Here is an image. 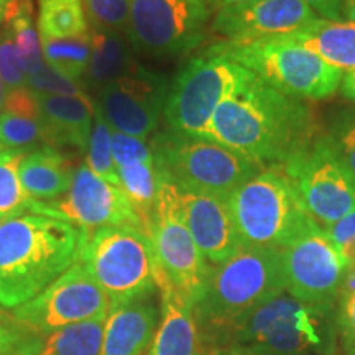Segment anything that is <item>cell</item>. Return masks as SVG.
Wrapping results in <instances>:
<instances>
[{
	"label": "cell",
	"mask_w": 355,
	"mask_h": 355,
	"mask_svg": "<svg viewBox=\"0 0 355 355\" xmlns=\"http://www.w3.org/2000/svg\"><path fill=\"white\" fill-rule=\"evenodd\" d=\"M319 135L303 99L279 92L254 74L217 107L209 139L257 165L283 166Z\"/></svg>",
	"instance_id": "6da1fadb"
},
{
	"label": "cell",
	"mask_w": 355,
	"mask_h": 355,
	"mask_svg": "<svg viewBox=\"0 0 355 355\" xmlns=\"http://www.w3.org/2000/svg\"><path fill=\"white\" fill-rule=\"evenodd\" d=\"M283 291L286 275L282 250L242 245L230 259L209 266L193 306L201 343L211 354L222 352L230 331Z\"/></svg>",
	"instance_id": "7a4b0ae2"
},
{
	"label": "cell",
	"mask_w": 355,
	"mask_h": 355,
	"mask_svg": "<svg viewBox=\"0 0 355 355\" xmlns=\"http://www.w3.org/2000/svg\"><path fill=\"white\" fill-rule=\"evenodd\" d=\"M81 229L42 214L0 222V306L19 308L46 290L79 257Z\"/></svg>",
	"instance_id": "3957f363"
},
{
	"label": "cell",
	"mask_w": 355,
	"mask_h": 355,
	"mask_svg": "<svg viewBox=\"0 0 355 355\" xmlns=\"http://www.w3.org/2000/svg\"><path fill=\"white\" fill-rule=\"evenodd\" d=\"M336 331L334 304L304 303L283 291L239 322L222 352L239 347L272 355H334Z\"/></svg>",
	"instance_id": "277c9868"
},
{
	"label": "cell",
	"mask_w": 355,
	"mask_h": 355,
	"mask_svg": "<svg viewBox=\"0 0 355 355\" xmlns=\"http://www.w3.org/2000/svg\"><path fill=\"white\" fill-rule=\"evenodd\" d=\"M227 201L243 245L283 250L319 225L304 209L282 166L260 170Z\"/></svg>",
	"instance_id": "5b68a950"
},
{
	"label": "cell",
	"mask_w": 355,
	"mask_h": 355,
	"mask_svg": "<svg viewBox=\"0 0 355 355\" xmlns=\"http://www.w3.org/2000/svg\"><path fill=\"white\" fill-rule=\"evenodd\" d=\"M254 73L235 63L220 42L202 48L181 66L170 83L165 112L166 128L186 135L207 137L216 110Z\"/></svg>",
	"instance_id": "8992f818"
},
{
	"label": "cell",
	"mask_w": 355,
	"mask_h": 355,
	"mask_svg": "<svg viewBox=\"0 0 355 355\" xmlns=\"http://www.w3.org/2000/svg\"><path fill=\"white\" fill-rule=\"evenodd\" d=\"M158 171L178 188L229 199L230 194L261 170L260 165L207 137L171 130L150 139Z\"/></svg>",
	"instance_id": "52a82bcc"
},
{
	"label": "cell",
	"mask_w": 355,
	"mask_h": 355,
	"mask_svg": "<svg viewBox=\"0 0 355 355\" xmlns=\"http://www.w3.org/2000/svg\"><path fill=\"white\" fill-rule=\"evenodd\" d=\"M79 260L110 300V309L152 295L157 288L158 260L153 243L135 227L81 230Z\"/></svg>",
	"instance_id": "ba28073f"
},
{
	"label": "cell",
	"mask_w": 355,
	"mask_h": 355,
	"mask_svg": "<svg viewBox=\"0 0 355 355\" xmlns=\"http://www.w3.org/2000/svg\"><path fill=\"white\" fill-rule=\"evenodd\" d=\"M220 43L235 63L286 96L321 101L334 96L340 87L343 71L286 37L250 43L220 40Z\"/></svg>",
	"instance_id": "9c48e42d"
},
{
	"label": "cell",
	"mask_w": 355,
	"mask_h": 355,
	"mask_svg": "<svg viewBox=\"0 0 355 355\" xmlns=\"http://www.w3.org/2000/svg\"><path fill=\"white\" fill-rule=\"evenodd\" d=\"M206 0H128L127 37L139 55L183 56L207 37Z\"/></svg>",
	"instance_id": "30bf717a"
},
{
	"label": "cell",
	"mask_w": 355,
	"mask_h": 355,
	"mask_svg": "<svg viewBox=\"0 0 355 355\" xmlns=\"http://www.w3.org/2000/svg\"><path fill=\"white\" fill-rule=\"evenodd\" d=\"M282 170L308 214L326 227L355 209V181L337 158L326 135L288 159Z\"/></svg>",
	"instance_id": "8fae6325"
},
{
	"label": "cell",
	"mask_w": 355,
	"mask_h": 355,
	"mask_svg": "<svg viewBox=\"0 0 355 355\" xmlns=\"http://www.w3.org/2000/svg\"><path fill=\"white\" fill-rule=\"evenodd\" d=\"M148 237L159 268L194 306L202 291L209 266L186 225L180 189L162 173Z\"/></svg>",
	"instance_id": "7c38bea8"
},
{
	"label": "cell",
	"mask_w": 355,
	"mask_h": 355,
	"mask_svg": "<svg viewBox=\"0 0 355 355\" xmlns=\"http://www.w3.org/2000/svg\"><path fill=\"white\" fill-rule=\"evenodd\" d=\"M30 212L69 222L92 232L101 227H135L145 232L144 222L123 191L101 180L86 163L76 166L68 193L53 201H30Z\"/></svg>",
	"instance_id": "4fadbf2b"
},
{
	"label": "cell",
	"mask_w": 355,
	"mask_h": 355,
	"mask_svg": "<svg viewBox=\"0 0 355 355\" xmlns=\"http://www.w3.org/2000/svg\"><path fill=\"white\" fill-rule=\"evenodd\" d=\"M109 311V296L78 259L46 290L15 308L13 316L21 326L40 336L107 316Z\"/></svg>",
	"instance_id": "5bb4252c"
},
{
	"label": "cell",
	"mask_w": 355,
	"mask_h": 355,
	"mask_svg": "<svg viewBox=\"0 0 355 355\" xmlns=\"http://www.w3.org/2000/svg\"><path fill=\"white\" fill-rule=\"evenodd\" d=\"M170 81L139 64L130 74L97 91L96 104L114 132L152 139L165 112Z\"/></svg>",
	"instance_id": "9a60e30c"
},
{
	"label": "cell",
	"mask_w": 355,
	"mask_h": 355,
	"mask_svg": "<svg viewBox=\"0 0 355 355\" xmlns=\"http://www.w3.org/2000/svg\"><path fill=\"white\" fill-rule=\"evenodd\" d=\"M286 291L304 303L334 304L347 270V261L321 225L282 250Z\"/></svg>",
	"instance_id": "2e32d148"
},
{
	"label": "cell",
	"mask_w": 355,
	"mask_h": 355,
	"mask_svg": "<svg viewBox=\"0 0 355 355\" xmlns=\"http://www.w3.org/2000/svg\"><path fill=\"white\" fill-rule=\"evenodd\" d=\"M318 19L303 0H257L219 8L212 30L227 42L250 43L286 37Z\"/></svg>",
	"instance_id": "e0dca14e"
},
{
	"label": "cell",
	"mask_w": 355,
	"mask_h": 355,
	"mask_svg": "<svg viewBox=\"0 0 355 355\" xmlns=\"http://www.w3.org/2000/svg\"><path fill=\"white\" fill-rule=\"evenodd\" d=\"M180 194L186 225L204 260L217 265L230 259L243 243L227 199L183 189H180Z\"/></svg>",
	"instance_id": "ac0fdd59"
},
{
	"label": "cell",
	"mask_w": 355,
	"mask_h": 355,
	"mask_svg": "<svg viewBox=\"0 0 355 355\" xmlns=\"http://www.w3.org/2000/svg\"><path fill=\"white\" fill-rule=\"evenodd\" d=\"M112 157L121 189L148 235L159 191V171L152 146L146 140L112 130Z\"/></svg>",
	"instance_id": "d6986e66"
},
{
	"label": "cell",
	"mask_w": 355,
	"mask_h": 355,
	"mask_svg": "<svg viewBox=\"0 0 355 355\" xmlns=\"http://www.w3.org/2000/svg\"><path fill=\"white\" fill-rule=\"evenodd\" d=\"M42 119L46 146L63 150L73 148L86 153L96 101L84 92L81 96L35 94Z\"/></svg>",
	"instance_id": "ffe728a7"
},
{
	"label": "cell",
	"mask_w": 355,
	"mask_h": 355,
	"mask_svg": "<svg viewBox=\"0 0 355 355\" xmlns=\"http://www.w3.org/2000/svg\"><path fill=\"white\" fill-rule=\"evenodd\" d=\"M157 288L162 295V318L146 355H201L193 304L173 285L159 265Z\"/></svg>",
	"instance_id": "44dd1931"
},
{
	"label": "cell",
	"mask_w": 355,
	"mask_h": 355,
	"mask_svg": "<svg viewBox=\"0 0 355 355\" xmlns=\"http://www.w3.org/2000/svg\"><path fill=\"white\" fill-rule=\"evenodd\" d=\"M158 311L148 296L115 306L105 319L99 355H141L155 336Z\"/></svg>",
	"instance_id": "7402d4cb"
},
{
	"label": "cell",
	"mask_w": 355,
	"mask_h": 355,
	"mask_svg": "<svg viewBox=\"0 0 355 355\" xmlns=\"http://www.w3.org/2000/svg\"><path fill=\"white\" fill-rule=\"evenodd\" d=\"M91 38V58L83 89L101 91L107 84L130 74L140 63L135 58L130 40L125 33L109 28L89 30Z\"/></svg>",
	"instance_id": "603a6c76"
},
{
	"label": "cell",
	"mask_w": 355,
	"mask_h": 355,
	"mask_svg": "<svg viewBox=\"0 0 355 355\" xmlns=\"http://www.w3.org/2000/svg\"><path fill=\"white\" fill-rule=\"evenodd\" d=\"M76 166L61 150L42 146L28 152L21 159L20 183L35 201H53L68 193Z\"/></svg>",
	"instance_id": "cb8c5ba5"
},
{
	"label": "cell",
	"mask_w": 355,
	"mask_h": 355,
	"mask_svg": "<svg viewBox=\"0 0 355 355\" xmlns=\"http://www.w3.org/2000/svg\"><path fill=\"white\" fill-rule=\"evenodd\" d=\"M0 144L3 150H32L46 146L37 97L26 87L8 91L6 105L0 110Z\"/></svg>",
	"instance_id": "d4e9b609"
},
{
	"label": "cell",
	"mask_w": 355,
	"mask_h": 355,
	"mask_svg": "<svg viewBox=\"0 0 355 355\" xmlns=\"http://www.w3.org/2000/svg\"><path fill=\"white\" fill-rule=\"evenodd\" d=\"M340 71L355 69V25L349 21L316 19L303 28L286 35Z\"/></svg>",
	"instance_id": "484cf974"
},
{
	"label": "cell",
	"mask_w": 355,
	"mask_h": 355,
	"mask_svg": "<svg viewBox=\"0 0 355 355\" xmlns=\"http://www.w3.org/2000/svg\"><path fill=\"white\" fill-rule=\"evenodd\" d=\"M107 316L71 324L53 331L46 337L38 336L19 340L13 355H99Z\"/></svg>",
	"instance_id": "4316f807"
},
{
	"label": "cell",
	"mask_w": 355,
	"mask_h": 355,
	"mask_svg": "<svg viewBox=\"0 0 355 355\" xmlns=\"http://www.w3.org/2000/svg\"><path fill=\"white\" fill-rule=\"evenodd\" d=\"M40 38H76L89 35L84 0H38Z\"/></svg>",
	"instance_id": "83f0119b"
},
{
	"label": "cell",
	"mask_w": 355,
	"mask_h": 355,
	"mask_svg": "<svg viewBox=\"0 0 355 355\" xmlns=\"http://www.w3.org/2000/svg\"><path fill=\"white\" fill-rule=\"evenodd\" d=\"M44 61L56 69L61 76L83 87L84 76L91 58V38L89 35L76 38H40Z\"/></svg>",
	"instance_id": "f1b7e54d"
},
{
	"label": "cell",
	"mask_w": 355,
	"mask_h": 355,
	"mask_svg": "<svg viewBox=\"0 0 355 355\" xmlns=\"http://www.w3.org/2000/svg\"><path fill=\"white\" fill-rule=\"evenodd\" d=\"M28 152L3 150L0 153V222L24 216L30 207L32 198L25 193L20 183L19 168Z\"/></svg>",
	"instance_id": "f546056e"
},
{
	"label": "cell",
	"mask_w": 355,
	"mask_h": 355,
	"mask_svg": "<svg viewBox=\"0 0 355 355\" xmlns=\"http://www.w3.org/2000/svg\"><path fill=\"white\" fill-rule=\"evenodd\" d=\"M86 165L91 171L101 178L121 188L117 170L112 157V128L102 115L99 105L96 104L94 122H92L91 137L86 150Z\"/></svg>",
	"instance_id": "4dcf8cb0"
},
{
	"label": "cell",
	"mask_w": 355,
	"mask_h": 355,
	"mask_svg": "<svg viewBox=\"0 0 355 355\" xmlns=\"http://www.w3.org/2000/svg\"><path fill=\"white\" fill-rule=\"evenodd\" d=\"M324 135L355 181V110L349 109L336 114Z\"/></svg>",
	"instance_id": "1f68e13d"
},
{
	"label": "cell",
	"mask_w": 355,
	"mask_h": 355,
	"mask_svg": "<svg viewBox=\"0 0 355 355\" xmlns=\"http://www.w3.org/2000/svg\"><path fill=\"white\" fill-rule=\"evenodd\" d=\"M25 87L33 94H51V96H81L84 89L79 84L61 76L53 69L46 61L35 66L26 73Z\"/></svg>",
	"instance_id": "d6a6232c"
},
{
	"label": "cell",
	"mask_w": 355,
	"mask_h": 355,
	"mask_svg": "<svg viewBox=\"0 0 355 355\" xmlns=\"http://www.w3.org/2000/svg\"><path fill=\"white\" fill-rule=\"evenodd\" d=\"M0 78L6 83L8 91L25 87V61L8 25L0 30Z\"/></svg>",
	"instance_id": "836d02e7"
},
{
	"label": "cell",
	"mask_w": 355,
	"mask_h": 355,
	"mask_svg": "<svg viewBox=\"0 0 355 355\" xmlns=\"http://www.w3.org/2000/svg\"><path fill=\"white\" fill-rule=\"evenodd\" d=\"M92 28H109L127 35L128 0H84Z\"/></svg>",
	"instance_id": "e575fe53"
},
{
	"label": "cell",
	"mask_w": 355,
	"mask_h": 355,
	"mask_svg": "<svg viewBox=\"0 0 355 355\" xmlns=\"http://www.w3.org/2000/svg\"><path fill=\"white\" fill-rule=\"evenodd\" d=\"M327 237L343 254L347 265L355 261V209L334 224L322 227Z\"/></svg>",
	"instance_id": "d590c367"
},
{
	"label": "cell",
	"mask_w": 355,
	"mask_h": 355,
	"mask_svg": "<svg viewBox=\"0 0 355 355\" xmlns=\"http://www.w3.org/2000/svg\"><path fill=\"white\" fill-rule=\"evenodd\" d=\"M336 326L343 336L345 350L355 347V295L343 296L336 314Z\"/></svg>",
	"instance_id": "8d00e7d4"
},
{
	"label": "cell",
	"mask_w": 355,
	"mask_h": 355,
	"mask_svg": "<svg viewBox=\"0 0 355 355\" xmlns=\"http://www.w3.org/2000/svg\"><path fill=\"white\" fill-rule=\"evenodd\" d=\"M304 3L313 8L314 13L321 15L324 20L343 21L340 15V0H303Z\"/></svg>",
	"instance_id": "74e56055"
},
{
	"label": "cell",
	"mask_w": 355,
	"mask_h": 355,
	"mask_svg": "<svg viewBox=\"0 0 355 355\" xmlns=\"http://www.w3.org/2000/svg\"><path fill=\"white\" fill-rule=\"evenodd\" d=\"M19 343V337L15 336V332L0 321V355H6V354H12V345Z\"/></svg>",
	"instance_id": "f35d334b"
},
{
	"label": "cell",
	"mask_w": 355,
	"mask_h": 355,
	"mask_svg": "<svg viewBox=\"0 0 355 355\" xmlns=\"http://www.w3.org/2000/svg\"><path fill=\"white\" fill-rule=\"evenodd\" d=\"M20 0H0V30L15 15Z\"/></svg>",
	"instance_id": "ab89813d"
},
{
	"label": "cell",
	"mask_w": 355,
	"mask_h": 355,
	"mask_svg": "<svg viewBox=\"0 0 355 355\" xmlns=\"http://www.w3.org/2000/svg\"><path fill=\"white\" fill-rule=\"evenodd\" d=\"M350 295H355V261L354 263L347 265V270H345V275L343 279V285H340L339 298H343V296H350Z\"/></svg>",
	"instance_id": "60d3db41"
},
{
	"label": "cell",
	"mask_w": 355,
	"mask_h": 355,
	"mask_svg": "<svg viewBox=\"0 0 355 355\" xmlns=\"http://www.w3.org/2000/svg\"><path fill=\"white\" fill-rule=\"evenodd\" d=\"M340 92L345 99L355 102V69L345 71L340 81Z\"/></svg>",
	"instance_id": "b9f144b4"
},
{
	"label": "cell",
	"mask_w": 355,
	"mask_h": 355,
	"mask_svg": "<svg viewBox=\"0 0 355 355\" xmlns=\"http://www.w3.org/2000/svg\"><path fill=\"white\" fill-rule=\"evenodd\" d=\"M340 15L355 25V0H340Z\"/></svg>",
	"instance_id": "7bdbcfd3"
},
{
	"label": "cell",
	"mask_w": 355,
	"mask_h": 355,
	"mask_svg": "<svg viewBox=\"0 0 355 355\" xmlns=\"http://www.w3.org/2000/svg\"><path fill=\"white\" fill-rule=\"evenodd\" d=\"M209 2L217 8H224V7H232V6H243V3H252V2H257V0H209Z\"/></svg>",
	"instance_id": "ee69618b"
},
{
	"label": "cell",
	"mask_w": 355,
	"mask_h": 355,
	"mask_svg": "<svg viewBox=\"0 0 355 355\" xmlns=\"http://www.w3.org/2000/svg\"><path fill=\"white\" fill-rule=\"evenodd\" d=\"M225 354H227V355H272V354H263V352H257V350L239 349V347H234V349L225 350Z\"/></svg>",
	"instance_id": "f6af8a7d"
},
{
	"label": "cell",
	"mask_w": 355,
	"mask_h": 355,
	"mask_svg": "<svg viewBox=\"0 0 355 355\" xmlns=\"http://www.w3.org/2000/svg\"><path fill=\"white\" fill-rule=\"evenodd\" d=\"M7 94H8V89L6 86V83L2 81V78H0V110H2L3 105H6Z\"/></svg>",
	"instance_id": "bcb514c9"
},
{
	"label": "cell",
	"mask_w": 355,
	"mask_h": 355,
	"mask_svg": "<svg viewBox=\"0 0 355 355\" xmlns=\"http://www.w3.org/2000/svg\"><path fill=\"white\" fill-rule=\"evenodd\" d=\"M345 352H347V355H355V347L349 349V350H345Z\"/></svg>",
	"instance_id": "7dc6e473"
},
{
	"label": "cell",
	"mask_w": 355,
	"mask_h": 355,
	"mask_svg": "<svg viewBox=\"0 0 355 355\" xmlns=\"http://www.w3.org/2000/svg\"><path fill=\"white\" fill-rule=\"evenodd\" d=\"M211 355H227L225 352H216V354H211Z\"/></svg>",
	"instance_id": "c3c4849f"
},
{
	"label": "cell",
	"mask_w": 355,
	"mask_h": 355,
	"mask_svg": "<svg viewBox=\"0 0 355 355\" xmlns=\"http://www.w3.org/2000/svg\"><path fill=\"white\" fill-rule=\"evenodd\" d=\"M3 152V146H2V144H0V153H2Z\"/></svg>",
	"instance_id": "681fc988"
}]
</instances>
